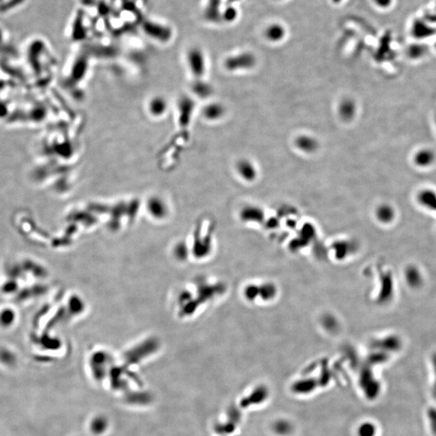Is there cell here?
Listing matches in <instances>:
<instances>
[{"label": "cell", "instance_id": "3", "mask_svg": "<svg viewBox=\"0 0 436 436\" xmlns=\"http://www.w3.org/2000/svg\"><path fill=\"white\" fill-rule=\"evenodd\" d=\"M358 104L354 99L345 97L342 99L337 106V114L342 121L351 123L358 114Z\"/></svg>", "mask_w": 436, "mask_h": 436}, {"label": "cell", "instance_id": "8", "mask_svg": "<svg viewBox=\"0 0 436 436\" xmlns=\"http://www.w3.org/2000/svg\"><path fill=\"white\" fill-rule=\"evenodd\" d=\"M264 36L271 42L278 43L284 40L286 36V30L281 24H272L265 29Z\"/></svg>", "mask_w": 436, "mask_h": 436}, {"label": "cell", "instance_id": "4", "mask_svg": "<svg viewBox=\"0 0 436 436\" xmlns=\"http://www.w3.org/2000/svg\"><path fill=\"white\" fill-rule=\"evenodd\" d=\"M293 145L299 152L308 155L315 154L320 148L318 138L308 134H299L294 138Z\"/></svg>", "mask_w": 436, "mask_h": 436}, {"label": "cell", "instance_id": "1", "mask_svg": "<svg viewBox=\"0 0 436 436\" xmlns=\"http://www.w3.org/2000/svg\"><path fill=\"white\" fill-rule=\"evenodd\" d=\"M235 172L245 182H254L258 178V170L256 164L249 158H240L235 162Z\"/></svg>", "mask_w": 436, "mask_h": 436}, {"label": "cell", "instance_id": "2", "mask_svg": "<svg viewBox=\"0 0 436 436\" xmlns=\"http://www.w3.org/2000/svg\"><path fill=\"white\" fill-rule=\"evenodd\" d=\"M256 64V59L253 54H241L238 56L229 58L226 62V68L230 71H243L251 70Z\"/></svg>", "mask_w": 436, "mask_h": 436}, {"label": "cell", "instance_id": "7", "mask_svg": "<svg viewBox=\"0 0 436 436\" xmlns=\"http://www.w3.org/2000/svg\"><path fill=\"white\" fill-rule=\"evenodd\" d=\"M201 54L192 53L188 58V68L192 73V75L196 79H200L204 77L205 73V63L204 58L200 56Z\"/></svg>", "mask_w": 436, "mask_h": 436}, {"label": "cell", "instance_id": "10", "mask_svg": "<svg viewBox=\"0 0 436 436\" xmlns=\"http://www.w3.org/2000/svg\"><path fill=\"white\" fill-rule=\"evenodd\" d=\"M407 279L410 285L414 287L419 286L421 283V276L416 268H410L407 271Z\"/></svg>", "mask_w": 436, "mask_h": 436}, {"label": "cell", "instance_id": "5", "mask_svg": "<svg viewBox=\"0 0 436 436\" xmlns=\"http://www.w3.org/2000/svg\"><path fill=\"white\" fill-rule=\"evenodd\" d=\"M201 115L204 120L216 122L224 118L226 115V108L222 103L212 101L204 105L201 110Z\"/></svg>", "mask_w": 436, "mask_h": 436}, {"label": "cell", "instance_id": "11", "mask_svg": "<svg viewBox=\"0 0 436 436\" xmlns=\"http://www.w3.org/2000/svg\"><path fill=\"white\" fill-rule=\"evenodd\" d=\"M392 209L388 208V207H381V208L379 209V216H380V217L382 218V219H385V220H389V219L392 217Z\"/></svg>", "mask_w": 436, "mask_h": 436}, {"label": "cell", "instance_id": "6", "mask_svg": "<svg viewBox=\"0 0 436 436\" xmlns=\"http://www.w3.org/2000/svg\"><path fill=\"white\" fill-rule=\"evenodd\" d=\"M167 110H168V102L163 96H153L147 103V111L150 116L155 118L163 116Z\"/></svg>", "mask_w": 436, "mask_h": 436}, {"label": "cell", "instance_id": "12", "mask_svg": "<svg viewBox=\"0 0 436 436\" xmlns=\"http://www.w3.org/2000/svg\"><path fill=\"white\" fill-rule=\"evenodd\" d=\"M389 2H390V0H374L375 4L376 5H378V6L381 7V8L387 6L389 4Z\"/></svg>", "mask_w": 436, "mask_h": 436}, {"label": "cell", "instance_id": "9", "mask_svg": "<svg viewBox=\"0 0 436 436\" xmlns=\"http://www.w3.org/2000/svg\"><path fill=\"white\" fill-rule=\"evenodd\" d=\"M148 210L154 215L164 214L166 212V204L164 200L160 198V196H151L147 201Z\"/></svg>", "mask_w": 436, "mask_h": 436}]
</instances>
